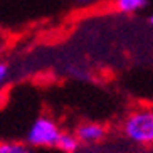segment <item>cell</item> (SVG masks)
<instances>
[{
    "mask_svg": "<svg viewBox=\"0 0 153 153\" xmlns=\"http://www.w3.org/2000/svg\"><path fill=\"white\" fill-rule=\"evenodd\" d=\"M148 22H150V24H152V25H153V15H150V19H148Z\"/></svg>",
    "mask_w": 153,
    "mask_h": 153,
    "instance_id": "cell-9",
    "label": "cell"
},
{
    "mask_svg": "<svg viewBox=\"0 0 153 153\" xmlns=\"http://www.w3.org/2000/svg\"><path fill=\"white\" fill-rule=\"evenodd\" d=\"M76 136L79 138V141L84 145H94L98 141L106 136V128L104 125H99V123H81V125L76 128Z\"/></svg>",
    "mask_w": 153,
    "mask_h": 153,
    "instance_id": "cell-3",
    "label": "cell"
},
{
    "mask_svg": "<svg viewBox=\"0 0 153 153\" xmlns=\"http://www.w3.org/2000/svg\"><path fill=\"white\" fill-rule=\"evenodd\" d=\"M123 133L138 145L153 143V109L141 108L131 111L123 121Z\"/></svg>",
    "mask_w": 153,
    "mask_h": 153,
    "instance_id": "cell-1",
    "label": "cell"
},
{
    "mask_svg": "<svg viewBox=\"0 0 153 153\" xmlns=\"http://www.w3.org/2000/svg\"><path fill=\"white\" fill-rule=\"evenodd\" d=\"M148 0H114V7L121 14H136L145 9Z\"/></svg>",
    "mask_w": 153,
    "mask_h": 153,
    "instance_id": "cell-5",
    "label": "cell"
},
{
    "mask_svg": "<svg viewBox=\"0 0 153 153\" xmlns=\"http://www.w3.org/2000/svg\"><path fill=\"white\" fill-rule=\"evenodd\" d=\"M7 74H9V66H7V62H0V81L5 82V79H7Z\"/></svg>",
    "mask_w": 153,
    "mask_h": 153,
    "instance_id": "cell-7",
    "label": "cell"
},
{
    "mask_svg": "<svg viewBox=\"0 0 153 153\" xmlns=\"http://www.w3.org/2000/svg\"><path fill=\"white\" fill-rule=\"evenodd\" d=\"M61 128L57 123L49 116H39L30 125L25 135V143L30 145L32 148H49L56 146L57 140L61 136Z\"/></svg>",
    "mask_w": 153,
    "mask_h": 153,
    "instance_id": "cell-2",
    "label": "cell"
},
{
    "mask_svg": "<svg viewBox=\"0 0 153 153\" xmlns=\"http://www.w3.org/2000/svg\"><path fill=\"white\" fill-rule=\"evenodd\" d=\"M72 2H76L77 5H88L91 2H94V0H72Z\"/></svg>",
    "mask_w": 153,
    "mask_h": 153,
    "instance_id": "cell-8",
    "label": "cell"
},
{
    "mask_svg": "<svg viewBox=\"0 0 153 153\" xmlns=\"http://www.w3.org/2000/svg\"><path fill=\"white\" fill-rule=\"evenodd\" d=\"M0 153H34L30 145L20 141H4L0 145Z\"/></svg>",
    "mask_w": 153,
    "mask_h": 153,
    "instance_id": "cell-6",
    "label": "cell"
},
{
    "mask_svg": "<svg viewBox=\"0 0 153 153\" xmlns=\"http://www.w3.org/2000/svg\"><path fill=\"white\" fill-rule=\"evenodd\" d=\"M79 145H81V141L76 136V133H66V131H62L57 140L56 148L61 150L62 153H76L77 148H79Z\"/></svg>",
    "mask_w": 153,
    "mask_h": 153,
    "instance_id": "cell-4",
    "label": "cell"
}]
</instances>
